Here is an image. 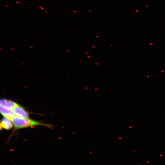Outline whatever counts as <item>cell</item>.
<instances>
[{
    "label": "cell",
    "instance_id": "4",
    "mask_svg": "<svg viewBox=\"0 0 165 165\" xmlns=\"http://www.w3.org/2000/svg\"><path fill=\"white\" fill-rule=\"evenodd\" d=\"M0 102V105L12 109L17 104L13 101L5 99H1Z\"/></svg>",
    "mask_w": 165,
    "mask_h": 165
},
{
    "label": "cell",
    "instance_id": "2",
    "mask_svg": "<svg viewBox=\"0 0 165 165\" xmlns=\"http://www.w3.org/2000/svg\"><path fill=\"white\" fill-rule=\"evenodd\" d=\"M12 110L15 116L21 119H28V112L18 105L17 104Z\"/></svg>",
    "mask_w": 165,
    "mask_h": 165
},
{
    "label": "cell",
    "instance_id": "3",
    "mask_svg": "<svg viewBox=\"0 0 165 165\" xmlns=\"http://www.w3.org/2000/svg\"><path fill=\"white\" fill-rule=\"evenodd\" d=\"M0 112L5 117L11 121L15 116L12 109L0 105Z\"/></svg>",
    "mask_w": 165,
    "mask_h": 165
},
{
    "label": "cell",
    "instance_id": "5",
    "mask_svg": "<svg viewBox=\"0 0 165 165\" xmlns=\"http://www.w3.org/2000/svg\"><path fill=\"white\" fill-rule=\"evenodd\" d=\"M1 127L6 130H9L12 128V125L9 119L5 117L3 118L1 121L0 128Z\"/></svg>",
    "mask_w": 165,
    "mask_h": 165
},
{
    "label": "cell",
    "instance_id": "1",
    "mask_svg": "<svg viewBox=\"0 0 165 165\" xmlns=\"http://www.w3.org/2000/svg\"><path fill=\"white\" fill-rule=\"evenodd\" d=\"M11 121L15 128L16 129L36 125H44L39 122L29 119H21L16 116H14Z\"/></svg>",
    "mask_w": 165,
    "mask_h": 165
}]
</instances>
